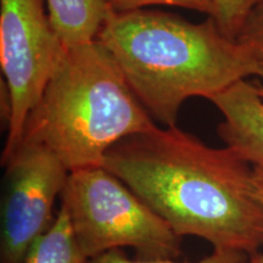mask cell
Wrapping results in <instances>:
<instances>
[{"instance_id": "6da1fadb", "label": "cell", "mask_w": 263, "mask_h": 263, "mask_svg": "<svg viewBox=\"0 0 263 263\" xmlns=\"http://www.w3.org/2000/svg\"><path fill=\"white\" fill-rule=\"evenodd\" d=\"M179 236L252 257L263 246L254 167L230 147H211L177 126L133 134L103 164Z\"/></svg>"}, {"instance_id": "7a4b0ae2", "label": "cell", "mask_w": 263, "mask_h": 263, "mask_svg": "<svg viewBox=\"0 0 263 263\" xmlns=\"http://www.w3.org/2000/svg\"><path fill=\"white\" fill-rule=\"evenodd\" d=\"M97 41L110 51L130 89L156 123L177 126L190 98L210 99L251 76L263 62L230 39L216 20L193 24L182 16L140 9L111 12Z\"/></svg>"}, {"instance_id": "3957f363", "label": "cell", "mask_w": 263, "mask_h": 263, "mask_svg": "<svg viewBox=\"0 0 263 263\" xmlns=\"http://www.w3.org/2000/svg\"><path fill=\"white\" fill-rule=\"evenodd\" d=\"M156 126L95 39L66 49L29 114L21 143L45 146L73 172L101 166L118 141Z\"/></svg>"}, {"instance_id": "277c9868", "label": "cell", "mask_w": 263, "mask_h": 263, "mask_svg": "<svg viewBox=\"0 0 263 263\" xmlns=\"http://www.w3.org/2000/svg\"><path fill=\"white\" fill-rule=\"evenodd\" d=\"M60 197L87 259L123 248L139 259L182 257V236L103 166L70 172Z\"/></svg>"}, {"instance_id": "5b68a950", "label": "cell", "mask_w": 263, "mask_h": 263, "mask_svg": "<svg viewBox=\"0 0 263 263\" xmlns=\"http://www.w3.org/2000/svg\"><path fill=\"white\" fill-rule=\"evenodd\" d=\"M65 52L47 0H0V64L12 103L2 164L21 143L29 114Z\"/></svg>"}, {"instance_id": "8992f818", "label": "cell", "mask_w": 263, "mask_h": 263, "mask_svg": "<svg viewBox=\"0 0 263 263\" xmlns=\"http://www.w3.org/2000/svg\"><path fill=\"white\" fill-rule=\"evenodd\" d=\"M2 166L0 263H24L33 244L54 222L55 200L70 172L54 153L33 143L20 144Z\"/></svg>"}, {"instance_id": "52a82bcc", "label": "cell", "mask_w": 263, "mask_h": 263, "mask_svg": "<svg viewBox=\"0 0 263 263\" xmlns=\"http://www.w3.org/2000/svg\"><path fill=\"white\" fill-rule=\"evenodd\" d=\"M209 100L224 117L217 132L226 146L263 168V99L257 85L239 81Z\"/></svg>"}, {"instance_id": "ba28073f", "label": "cell", "mask_w": 263, "mask_h": 263, "mask_svg": "<svg viewBox=\"0 0 263 263\" xmlns=\"http://www.w3.org/2000/svg\"><path fill=\"white\" fill-rule=\"evenodd\" d=\"M51 24L66 49L97 39L112 10L107 0H47Z\"/></svg>"}, {"instance_id": "9c48e42d", "label": "cell", "mask_w": 263, "mask_h": 263, "mask_svg": "<svg viewBox=\"0 0 263 263\" xmlns=\"http://www.w3.org/2000/svg\"><path fill=\"white\" fill-rule=\"evenodd\" d=\"M76 242L70 219L60 207L54 222L47 232L33 244L24 263H87Z\"/></svg>"}, {"instance_id": "30bf717a", "label": "cell", "mask_w": 263, "mask_h": 263, "mask_svg": "<svg viewBox=\"0 0 263 263\" xmlns=\"http://www.w3.org/2000/svg\"><path fill=\"white\" fill-rule=\"evenodd\" d=\"M258 0H216L215 18L227 37L236 41L249 12Z\"/></svg>"}, {"instance_id": "8fae6325", "label": "cell", "mask_w": 263, "mask_h": 263, "mask_svg": "<svg viewBox=\"0 0 263 263\" xmlns=\"http://www.w3.org/2000/svg\"><path fill=\"white\" fill-rule=\"evenodd\" d=\"M249 258V256L242 252L215 250L211 256L197 262H178L176 259H130L122 250L116 249L88 259L87 263H246Z\"/></svg>"}, {"instance_id": "7c38bea8", "label": "cell", "mask_w": 263, "mask_h": 263, "mask_svg": "<svg viewBox=\"0 0 263 263\" xmlns=\"http://www.w3.org/2000/svg\"><path fill=\"white\" fill-rule=\"evenodd\" d=\"M108 6L114 12H127L133 10L147 9L154 5L177 6L206 14L215 17L216 0H107Z\"/></svg>"}, {"instance_id": "4fadbf2b", "label": "cell", "mask_w": 263, "mask_h": 263, "mask_svg": "<svg viewBox=\"0 0 263 263\" xmlns=\"http://www.w3.org/2000/svg\"><path fill=\"white\" fill-rule=\"evenodd\" d=\"M236 41L263 62V0H258L249 12Z\"/></svg>"}, {"instance_id": "5bb4252c", "label": "cell", "mask_w": 263, "mask_h": 263, "mask_svg": "<svg viewBox=\"0 0 263 263\" xmlns=\"http://www.w3.org/2000/svg\"><path fill=\"white\" fill-rule=\"evenodd\" d=\"M254 184L256 195H257V199L263 207V168L261 167H254ZM249 263H263V251L250 257Z\"/></svg>"}, {"instance_id": "9a60e30c", "label": "cell", "mask_w": 263, "mask_h": 263, "mask_svg": "<svg viewBox=\"0 0 263 263\" xmlns=\"http://www.w3.org/2000/svg\"><path fill=\"white\" fill-rule=\"evenodd\" d=\"M258 91H259V95H261L262 99H263V88L262 87H258Z\"/></svg>"}, {"instance_id": "2e32d148", "label": "cell", "mask_w": 263, "mask_h": 263, "mask_svg": "<svg viewBox=\"0 0 263 263\" xmlns=\"http://www.w3.org/2000/svg\"><path fill=\"white\" fill-rule=\"evenodd\" d=\"M246 263H249V261H248V262H246Z\"/></svg>"}]
</instances>
